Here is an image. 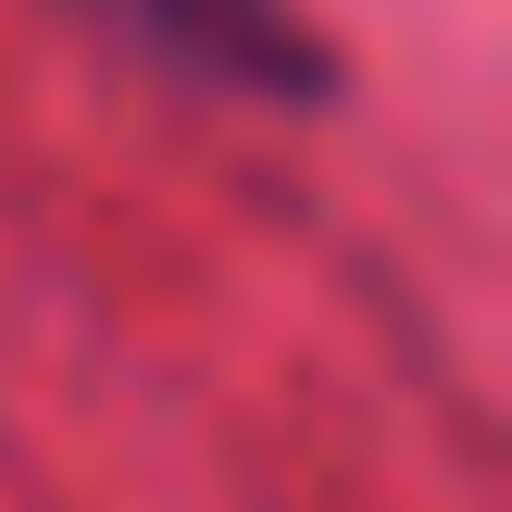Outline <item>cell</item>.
<instances>
[{
    "label": "cell",
    "mask_w": 512,
    "mask_h": 512,
    "mask_svg": "<svg viewBox=\"0 0 512 512\" xmlns=\"http://www.w3.org/2000/svg\"><path fill=\"white\" fill-rule=\"evenodd\" d=\"M88 13L125 25L150 63L225 88V100H325L338 88V63L300 25V0H88Z\"/></svg>",
    "instance_id": "cell-1"
}]
</instances>
